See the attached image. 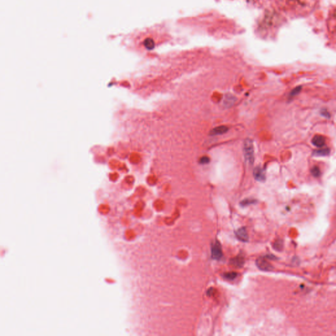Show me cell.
I'll list each match as a JSON object with an SVG mask.
<instances>
[{"instance_id":"9","label":"cell","mask_w":336,"mask_h":336,"mask_svg":"<svg viewBox=\"0 0 336 336\" xmlns=\"http://www.w3.org/2000/svg\"><path fill=\"white\" fill-rule=\"evenodd\" d=\"M228 128L227 126H221L216 127L214 129H212L209 134L211 135H222L228 131Z\"/></svg>"},{"instance_id":"18","label":"cell","mask_w":336,"mask_h":336,"mask_svg":"<svg viewBox=\"0 0 336 336\" xmlns=\"http://www.w3.org/2000/svg\"><path fill=\"white\" fill-rule=\"evenodd\" d=\"M209 158L207 156H203L202 158H200V162L202 164H206L209 163Z\"/></svg>"},{"instance_id":"14","label":"cell","mask_w":336,"mask_h":336,"mask_svg":"<svg viewBox=\"0 0 336 336\" xmlns=\"http://www.w3.org/2000/svg\"><path fill=\"white\" fill-rule=\"evenodd\" d=\"M237 276H238L237 273H234V272L226 273H225L223 274L224 278H226V279H228V280H231L235 279L236 278H237Z\"/></svg>"},{"instance_id":"13","label":"cell","mask_w":336,"mask_h":336,"mask_svg":"<svg viewBox=\"0 0 336 336\" xmlns=\"http://www.w3.org/2000/svg\"><path fill=\"white\" fill-rule=\"evenodd\" d=\"M302 90V87L301 86H297L296 87H295L294 89H293L290 93V97H296V95H299V94L300 93V92Z\"/></svg>"},{"instance_id":"12","label":"cell","mask_w":336,"mask_h":336,"mask_svg":"<svg viewBox=\"0 0 336 336\" xmlns=\"http://www.w3.org/2000/svg\"><path fill=\"white\" fill-rule=\"evenodd\" d=\"M329 152L330 151L329 149H322L320 150H315L313 152V155L316 156H326L329 154Z\"/></svg>"},{"instance_id":"5","label":"cell","mask_w":336,"mask_h":336,"mask_svg":"<svg viewBox=\"0 0 336 336\" xmlns=\"http://www.w3.org/2000/svg\"><path fill=\"white\" fill-rule=\"evenodd\" d=\"M256 265L259 269L263 270H270L273 269V266L268 261H267L263 257H259L257 259Z\"/></svg>"},{"instance_id":"3","label":"cell","mask_w":336,"mask_h":336,"mask_svg":"<svg viewBox=\"0 0 336 336\" xmlns=\"http://www.w3.org/2000/svg\"><path fill=\"white\" fill-rule=\"evenodd\" d=\"M243 152L246 161L249 164H253L254 162V150L252 140L247 139L244 140L243 145Z\"/></svg>"},{"instance_id":"15","label":"cell","mask_w":336,"mask_h":336,"mask_svg":"<svg viewBox=\"0 0 336 336\" xmlns=\"http://www.w3.org/2000/svg\"><path fill=\"white\" fill-rule=\"evenodd\" d=\"M311 173L312 175L315 177H320L321 175L320 169L318 166H314L312 168L311 170Z\"/></svg>"},{"instance_id":"7","label":"cell","mask_w":336,"mask_h":336,"mask_svg":"<svg viewBox=\"0 0 336 336\" xmlns=\"http://www.w3.org/2000/svg\"><path fill=\"white\" fill-rule=\"evenodd\" d=\"M312 143L314 146L318 147V148H321L323 147L326 144V139L324 137L320 135H316L312 139Z\"/></svg>"},{"instance_id":"16","label":"cell","mask_w":336,"mask_h":336,"mask_svg":"<svg viewBox=\"0 0 336 336\" xmlns=\"http://www.w3.org/2000/svg\"><path fill=\"white\" fill-rule=\"evenodd\" d=\"M282 247H283V244L281 240H277L274 244V248L276 250H278V251L281 250L282 249Z\"/></svg>"},{"instance_id":"4","label":"cell","mask_w":336,"mask_h":336,"mask_svg":"<svg viewBox=\"0 0 336 336\" xmlns=\"http://www.w3.org/2000/svg\"><path fill=\"white\" fill-rule=\"evenodd\" d=\"M223 256L221 246L219 242L212 245L211 247V257L214 259H219Z\"/></svg>"},{"instance_id":"10","label":"cell","mask_w":336,"mask_h":336,"mask_svg":"<svg viewBox=\"0 0 336 336\" xmlns=\"http://www.w3.org/2000/svg\"><path fill=\"white\" fill-rule=\"evenodd\" d=\"M244 263V258L242 256L238 255L237 257L232 258L231 260V264L237 267H241L243 266Z\"/></svg>"},{"instance_id":"8","label":"cell","mask_w":336,"mask_h":336,"mask_svg":"<svg viewBox=\"0 0 336 336\" xmlns=\"http://www.w3.org/2000/svg\"><path fill=\"white\" fill-rule=\"evenodd\" d=\"M253 174L255 179L258 181H264L265 180V172L263 169L261 167H256L253 170Z\"/></svg>"},{"instance_id":"2","label":"cell","mask_w":336,"mask_h":336,"mask_svg":"<svg viewBox=\"0 0 336 336\" xmlns=\"http://www.w3.org/2000/svg\"><path fill=\"white\" fill-rule=\"evenodd\" d=\"M327 29L329 37L336 42V8L332 11L327 19Z\"/></svg>"},{"instance_id":"19","label":"cell","mask_w":336,"mask_h":336,"mask_svg":"<svg viewBox=\"0 0 336 336\" xmlns=\"http://www.w3.org/2000/svg\"><path fill=\"white\" fill-rule=\"evenodd\" d=\"M322 116H324V117H329L330 116L329 114L328 113V112H327L326 110L322 111Z\"/></svg>"},{"instance_id":"17","label":"cell","mask_w":336,"mask_h":336,"mask_svg":"<svg viewBox=\"0 0 336 336\" xmlns=\"http://www.w3.org/2000/svg\"><path fill=\"white\" fill-rule=\"evenodd\" d=\"M254 203H255V200H251V199H246V200H243L242 202H241L240 204H241V205L246 206V205H248L250 204H254Z\"/></svg>"},{"instance_id":"11","label":"cell","mask_w":336,"mask_h":336,"mask_svg":"<svg viewBox=\"0 0 336 336\" xmlns=\"http://www.w3.org/2000/svg\"><path fill=\"white\" fill-rule=\"evenodd\" d=\"M235 101H236V99L233 95H231V94H228V95H227L225 97V99H224L223 103L226 107H231V106L234 103Z\"/></svg>"},{"instance_id":"1","label":"cell","mask_w":336,"mask_h":336,"mask_svg":"<svg viewBox=\"0 0 336 336\" xmlns=\"http://www.w3.org/2000/svg\"><path fill=\"white\" fill-rule=\"evenodd\" d=\"M280 9L293 16H304L315 9L318 0H276Z\"/></svg>"},{"instance_id":"6","label":"cell","mask_w":336,"mask_h":336,"mask_svg":"<svg viewBox=\"0 0 336 336\" xmlns=\"http://www.w3.org/2000/svg\"><path fill=\"white\" fill-rule=\"evenodd\" d=\"M236 237L242 242H247L249 240L248 234H247V231L245 227H242L238 228L235 232Z\"/></svg>"}]
</instances>
